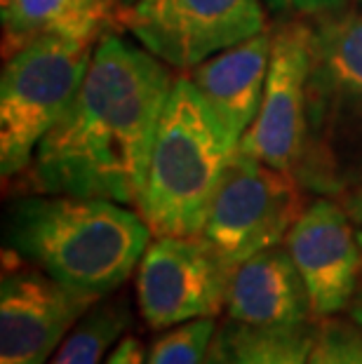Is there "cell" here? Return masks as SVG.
<instances>
[{
	"instance_id": "obj_18",
	"label": "cell",
	"mask_w": 362,
	"mask_h": 364,
	"mask_svg": "<svg viewBox=\"0 0 362 364\" xmlns=\"http://www.w3.org/2000/svg\"><path fill=\"white\" fill-rule=\"evenodd\" d=\"M308 364H362V331L353 322L325 317L315 331Z\"/></svg>"
},
{
	"instance_id": "obj_2",
	"label": "cell",
	"mask_w": 362,
	"mask_h": 364,
	"mask_svg": "<svg viewBox=\"0 0 362 364\" xmlns=\"http://www.w3.org/2000/svg\"><path fill=\"white\" fill-rule=\"evenodd\" d=\"M151 235L139 212L102 198L38 193L5 216V250L95 301L129 280Z\"/></svg>"
},
{
	"instance_id": "obj_8",
	"label": "cell",
	"mask_w": 362,
	"mask_h": 364,
	"mask_svg": "<svg viewBox=\"0 0 362 364\" xmlns=\"http://www.w3.org/2000/svg\"><path fill=\"white\" fill-rule=\"evenodd\" d=\"M228 266L205 237L156 235L137 266L134 291L144 322L151 329L217 317L226 311Z\"/></svg>"
},
{
	"instance_id": "obj_20",
	"label": "cell",
	"mask_w": 362,
	"mask_h": 364,
	"mask_svg": "<svg viewBox=\"0 0 362 364\" xmlns=\"http://www.w3.org/2000/svg\"><path fill=\"white\" fill-rule=\"evenodd\" d=\"M144 362H146V353L139 338L125 336L122 341H118V346L113 348L104 364H144Z\"/></svg>"
},
{
	"instance_id": "obj_9",
	"label": "cell",
	"mask_w": 362,
	"mask_h": 364,
	"mask_svg": "<svg viewBox=\"0 0 362 364\" xmlns=\"http://www.w3.org/2000/svg\"><path fill=\"white\" fill-rule=\"evenodd\" d=\"M313 61V26L282 19L271 28V61L261 106L238 151L282 172L297 174L306 146L308 75Z\"/></svg>"
},
{
	"instance_id": "obj_17",
	"label": "cell",
	"mask_w": 362,
	"mask_h": 364,
	"mask_svg": "<svg viewBox=\"0 0 362 364\" xmlns=\"http://www.w3.org/2000/svg\"><path fill=\"white\" fill-rule=\"evenodd\" d=\"M214 334V317L176 324L156 338V343L146 353L144 364H205Z\"/></svg>"
},
{
	"instance_id": "obj_12",
	"label": "cell",
	"mask_w": 362,
	"mask_h": 364,
	"mask_svg": "<svg viewBox=\"0 0 362 364\" xmlns=\"http://www.w3.org/2000/svg\"><path fill=\"white\" fill-rule=\"evenodd\" d=\"M228 320L252 327H287L313 320L308 289L284 245L254 254L230 273Z\"/></svg>"
},
{
	"instance_id": "obj_10",
	"label": "cell",
	"mask_w": 362,
	"mask_h": 364,
	"mask_svg": "<svg viewBox=\"0 0 362 364\" xmlns=\"http://www.w3.org/2000/svg\"><path fill=\"white\" fill-rule=\"evenodd\" d=\"M97 301L3 250L0 364H48L61 341Z\"/></svg>"
},
{
	"instance_id": "obj_22",
	"label": "cell",
	"mask_w": 362,
	"mask_h": 364,
	"mask_svg": "<svg viewBox=\"0 0 362 364\" xmlns=\"http://www.w3.org/2000/svg\"><path fill=\"white\" fill-rule=\"evenodd\" d=\"M348 313H351V320L353 324L362 331V275H360V284L356 289V296H353L351 306H348Z\"/></svg>"
},
{
	"instance_id": "obj_1",
	"label": "cell",
	"mask_w": 362,
	"mask_h": 364,
	"mask_svg": "<svg viewBox=\"0 0 362 364\" xmlns=\"http://www.w3.org/2000/svg\"><path fill=\"white\" fill-rule=\"evenodd\" d=\"M172 85L156 54L106 31L71 106L38 146L26 183L41 196L137 207Z\"/></svg>"
},
{
	"instance_id": "obj_4",
	"label": "cell",
	"mask_w": 362,
	"mask_h": 364,
	"mask_svg": "<svg viewBox=\"0 0 362 364\" xmlns=\"http://www.w3.org/2000/svg\"><path fill=\"white\" fill-rule=\"evenodd\" d=\"M297 181L344 198L362 186V14L334 12L313 24L306 146Z\"/></svg>"
},
{
	"instance_id": "obj_19",
	"label": "cell",
	"mask_w": 362,
	"mask_h": 364,
	"mask_svg": "<svg viewBox=\"0 0 362 364\" xmlns=\"http://www.w3.org/2000/svg\"><path fill=\"white\" fill-rule=\"evenodd\" d=\"M266 10L280 14L284 19H304V17H329L341 12L348 0H261Z\"/></svg>"
},
{
	"instance_id": "obj_5",
	"label": "cell",
	"mask_w": 362,
	"mask_h": 364,
	"mask_svg": "<svg viewBox=\"0 0 362 364\" xmlns=\"http://www.w3.org/2000/svg\"><path fill=\"white\" fill-rule=\"evenodd\" d=\"M97 43L45 36L5 59L0 78V172L14 179L71 106Z\"/></svg>"
},
{
	"instance_id": "obj_3",
	"label": "cell",
	"mask_w": 362,
	"mask_h": 364,
	"mask_svg": "<svg viewBox=\"0 0 362 364\" xmlns=\"http://www.w3.org/2000/svg\"><path fill=\"white\" fill-rule=\"evenodd\" d=\"M235 151L188 75L174 78L137 200V212L153 235H203L212 198Z\"/></svg>"
},
{
	"instance_id": "obj_16",
	"label": "cell",
	"mask_w": 362,
	"mask_h": 364,
	"mask_svg": "<svg viewBox=\"0 0 362 364\" xmlns=\"http://www.w3.org/2000/svg\"><path fill=\"white\" fill-rule=\"evenodd\" d=\"M132 320L125 296L102 299L68 331L48 364H104L113 343Z\"/></svg>"
},
{
	"instance_id": "obj_11",
	"label": "cell",
	"mask_w": 362,
	"mask_h": 364,
	"mask_svg": "<svg viewBox=\"0 0 362 364\" xmlns=\"http://www.w3.org/2000/svg\"><path fill=\"white\" fill-rule=\"evenodd\" d=\"M315 317L348 311L362 275V233L344 205L315 198L284 237Z\"/></svg>"
},
{
	"instance_id": "obj_6",
	"label": "cell",
	"mask_w": 362,
	"mask_h": 364,
	"mask_svg": "<svg viewBox=\"0 0 362 364\" xmlns=\"http://www.w3.org/2000/svg\"><path fill=\"white\" fill-rule=\"evenodd\" d=\"M304 191L289 172L235 151L200 237L235 268L254 254L284 242L306 209Z\"/></svg>"
},
{
	"instance_id": "obj_15",
	"label": "cell",
	"mask_w": 362,
	"mask_h": 364,
	"mask_svg": "<svg viewBox=\"0 0 362 364\" xmlns=\"http://www.w3.org/2000/svg\"><path fill=\"white\" fill-rule=\"evenodd\" d=\"M313 322L287 327H252L228 320L214 334L205 364H308Z\"/></svg>"
},
{
	"instance_id": "obj_13",
	"label": "cell",
	"mask_w": 362,
	"mask_h": 364,
	"mask_svg": "<svg viewBox=\"0 0 362 364\" xmlns=\"http://www.w3.org/2000/svg\"><path fill=\"white\" fill-rule=\"evenodd\" d=\"M268 61L271 28L214 54L186 73L235 146L259 113Z\"/></svg>"
},
{
	"instance_id": "obj_21",
	"label": "cell",
	"mask_w": 362,
	"mask_h": 364,
	"mask_svg": "<svg viewBox=\"0 0 362 364\" xmlns=\"http://www.w3.org/2000/svg\"><path fill=\"white\" fill-rule=\"evenodd\" d=\"M341 205H344L346 212H348L351 219L356 221V226L362 228V186L356 191L346 193V196L341 198Z\"/></svg>"
},
{
	"instance_id": "obj_7",
	"label": "cell",
	"mask_w": 362,
	"mask_h": 364,
	"mask_svg": "<svg viewBox=\"0 0 362 364\" xmlns=\"http://www.w3.org/2000/svg\"><path fill=\"white\" fill-rule=\"evenodd\" d=\"M113 24L179 73L271 28L261 0H137Z\"/></svg>"
},
{
	"instance_id": "obj_24",
	"label": "cell",
	"mask_w": 362,
	"mask_h": 364,
	"mask_svg": "<svg viewBox=\"0 0 362 364\" xmlns=\"http://www.w3.org/2000/svg\"><path fill=\"white\" fill-rule=\"evenodd\" d=\"M360 3H362V0H360Z\"/></svg>"
},
{
	"instance_id": "obj_23",
	"label": "cell",
	"mask_w": 362,
	"mask_h": 364,
	"mask_svg": "<svg viewBox=\"0 0 362 364\" xmlns=\"http://www.w3.org/2000/svg\"><path fill=\"white\" fill-rule=\"evenodd\" d=\"M109 3L113 5V12H120V10H125V7H129L132 3H137V0H109ZM115 17V14H113Z\"/></svg>"
},
{
	"instance_id": "obj_14",
	"label": "cell",
	"mask_w": 362,
	"mask_h": 364,
	"mask_svg": "<svg viewBox=\"0 0 362 364\" xmlns=\"http://www.w3.org/2000/svg\"><path fill=\"white\" fill-rule=\"evenodd\" d=\"M5 59L45 36L97 43L113 21L109 0H0Z\"/></svg>"
}]
</instances>
